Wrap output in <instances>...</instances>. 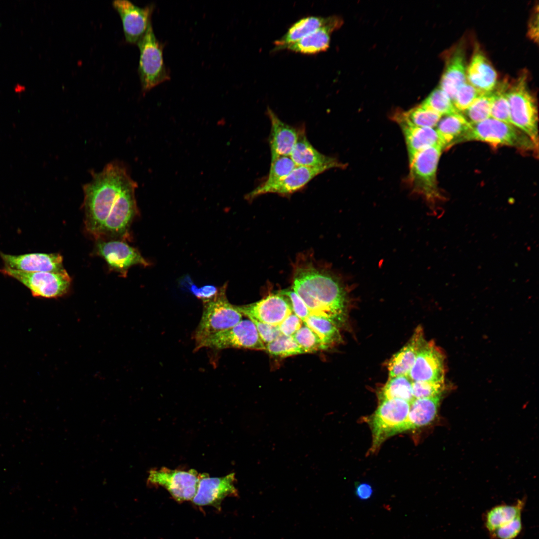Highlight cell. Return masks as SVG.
<instances>
[{"label": "cell", "mask_w": 539, "mask_h": 539, "mask_svg": "<svg viewBox=\"0 0 539 539\" xmlns=\"http://www.w3.org/2000/svg\"><path fill=\"white\" fill-rule=\"evenodd\" d=\"M445 356L433 341L424 342L408 375L412 381L445 382Z\"/></svg>", "instance_id": "2e32d148"}, {"label": "cell", "mask_w": 539, "mask_h": 539, "mask_svg": "<svg viewBox=\"0 0 539 539\" xmlns=\"http://www.w3.org/2000/svg\"><path fill=\"white\" fill-rule=\"evenodd\" d=\"M522 516L498 528L489 534L492 539H515L523 529Z\"/></svg>", "instance_id": "b9f144b4"}, {"label": "cell", "mask_w": 539, "mask_h": 539, "mask_svg": "<svg viewBox=\"0 0 539 539\" xmlns=\"http://www.w3.org/2000/svg\"><path fill=\"white\" fill-rule=\"evenodd\" d=\"M296 166H327L331 169L344 168L346 164L336 158L317 150L307 139L304 128H299L297 141L289 155Z\"/></svg>", "instance_id": "ffe728a7"}, {"label": "cell", "mask_w": 539, "mask_h": 539, "mask_svg": "<svg viewBox=\"0 0 539 539\" xmlns=\"http://www.w3.org/2000/svg\"><path fill=\"white\" fill-rule=\"evenodd\" d=\"M344 283L331 272L308 261L296 265L292 289L310 314L329 318L340 326L345 321L349 303L348 288Z\"/></svg>", "instance_id": "6da1fadb"}, {"label": "cell", "mask_w": 539, "mask_h": 539, "mask_svg": "<svg viewBox=\"0 0 539 539\" xmlns=\"http://www.w3.org/2000/svg\"><path fill=\"white\" fill-rule=\"evenodd\" d=\"M525 504V499H519L514 504H501L486 511L483 515V524L489 535L498 528L522 516Z\"/></svg>", "instance_id": "f546056e"}, {"label": "cell", "mask_w": 539, "mask_h": 539, "mask_svg": "<svg viewBox=\"0 0 539 539\" xmlns=\"http://www.w3.org/2000/svg\"><path fill=\"white\" fill-rule=\"evenodd\" d=\"M508 84L502 83L496 86L492 91V101L491 107L490 117L496 120L510 123L509 106L507 97Z\"/></svg>", "instance_id": "d590c367"}, {"label": "cell", "mask_w": 539, "mask_h": 539, "mask_svg": "<svg viewBox=\"0 0 539 539\" xmlns=\"http://www.w3.org/2000/svg\"><path fill=\"white\" fill-rule=\"evenodd\" d=\"M292 337L305 353L326 350L318 337L305 325L302 326Z\"/></svg>", "instance_id": "f35d334b"}, {"label": "cell", "mask_w": 539, "mask_h": 539, "mask_svg": "<svg viewBox=\"0 0 539 539\" xmlns=\"http://www.w3.org/2000/svg\"><path fill=\"white\" fill-rule=\"evenodd\" d=\"M444 148L432 146L417 153L409 161L407 183L411 192L421 196L430 205L441 199L436 173L438 162Z\"/></svg>", "instance_id": "277c9868"}, {"label": "cell", "mask_w": 539, "mask_h": 539, "mask_svg": "<svg viewBox=\"0 0 539 539\" xmlns=\"http://www.w3.org/2000/svg\"><path fill=\"white\" fill-rule=\"evenodd\" d=\"M184 279L182 283L187 284L186 286L195 296L201 299L203 302L212 299L218 292V289L213 285H208L198 288L192 283L188 276H187Z\"/></svg>", "instance_id": "f6af8a7d"}, {"label": "cell", "mask_w": 539, "mask_h": 539, "mask_svg": "<svg viewBox=\"0 0 539 539\" xmlns=\"http://www.w3.org/2000/svg\"><path fill=\"white\" fill-rule=\"evenodd\" d=\"M528 30V35L532 40L538 41V10L532 14L530 22L529 24Z\"/></svg>", "instance_id": "c3c4849f"}, {"label": "cell", "mask_w": 539, "mask_h": 539, "mask_svg": "<svg viewBox=\"0 0 539 539\" xmlns=\"http://www.w3.org/2000/svg\"><path fill=\"white\" fill-rule=\"evenodd\" d=\"M332 17L311 16L298 20L291 26L281 38L275 41V50L284 49L286 46L326 25Z\"/></svg>", "instance_id": "83f0119b"}, {"label": "cell", "mask_w": 539, "mask_h": 539, "mask_svg": "<svg viewBox=\"0 0 539 539\" xmlns=\"http://www.w3.org/2000/svg\"><path fill=\"white\" fill-rule=\"evenodd\" d=\"M392 117L398 125L434 128L442 116L421 103L407 111L397 112Z\"/></svg>", "instance_id": "4dcf8cb0"}, {"label": "cell", "mask_w": 539, "mask_h": 539, "mask_svg": "<svg viewBox=\"0 0 539 539\" xmlns=\"http://www.w3.org/2000/svg\"><path fill=\"white\" fill-rule=\"evenodd\" d=\"M140 51L138 73L143 94L170 79L163 58V45L157 39L151 23L137 44Z\"/></svg>", "instance_id": "ba28073f"}, {"label": "cell", "mask_w": 539, "mask_h": 539, "mask_svg": "<svg viewBox=\"0 0 539 539\" xmlns=\"http://www.w3.org/2000/svg\"><path fill=\"white\" fill-rule=\"evenodd\" d=\"M227 286L225 283L218 289L215 297L203 302L202 315L193 336L195 351L200 349L209 338L232 328L242 320V314L227 298Z\"/></svg>", "instance_id": "3957f363"}, {"label": "cell", "mask_w": 539, "mask_h": 539, "mask_svg": "<svg viewBox=\"0 0 539 539\" xmlns=\"http://www.w3.org/2000/svg\"><path fill=\"white\" fill-rule=\"evenodd\" d=\"M480 141L494 146L506 145L525 151H538L530 138L511 124L492 118L471 123L470 127L461 142Z\"/></svg>", "instance_id": "8992f818"}, {"label": "cell", "mask_w": 539, "mask_h": 539, "mask_svg": "<svg viewBox=\"0 0 539 539\" xmlns=\"http://www.w3.org/2000/svg\"><path fill=\"white\" fill-rule=\"evenodd\" d=\"M92 180L83 186L85 225L98 239L103 225L122 191L134 181L121 164L112 162L100 172H91Z\"/></svg>", "instance_id": "7a4b0ae2"}, {"label": "cell", "mask_w": 539, "mask_h": 539, "mask_svg": "<svg viewBox=\"0 0 539 539\" xmlns=\"http://www.w3.org/2000/svg\"><path fill=\"white\" fill-rule=\"evenodd\" d=\"M267 113L271 123L269 144L272 161L279 157L290 155L297 141L299 128L282 121L269 107Z\"/></svg>", "instance_id": "d6986e66"}, {"label": "cell", "mask_w": 539, "mask_h": 539, "mask_svg": "<svg viewBox=\"0 0 539 539\" xmlns=\"http://www.w3.org/2000/svg\"><path fill=\"white\" fill-rule=\"evenodd\" d=\"M412 382L408 375L389 377L386 384L378 392L379 401L397 399L411 403L414 399Z\"/></svg>", "instance_id": "d6a6232c"}, {"label": "cell", "mask_w": 539, "mask_h": 539, "mask_svg": "<svg viewBox=\"0 0 539 539\" xmlns=\"http://www.w3.org/2000/svg\"><path fill=\"white\" fill-rule=\"evenodd\" d=\"M202 474L195 470H171L165 467L149 471L147 484L164 487L176 501L192 500Z\"/></svg>", "instance_id": "30bf717a"}, {"label": "cell", "mask_w": 539, "mask_h": 539, "mask_svg": "<svg viewBox=\"0 0 539 539\" xmlns=\"http://www.w3.org/2000/svg\"><path fill=\"white\" fill-rule=\"evenodd\" d=\"M425 341L423 328L419 326L415 329L407 343L388 362L389 377L408 375Z\"/></svg>", "instance_id": "603a6c76"}, {"label": "cell", "mask_w": 539, "mask_h": 539, "mask_svg": "<svg viewBox=\"0 0 539 539\" xmlns=\"http://www.w3.org/2000/svg\"><path fill=\"white\" fill-rule=\"evenodd\" d=\"M112 4L121 18L126 41L137 44L151 23L153 5L140 7L125 0H114Z\"/></svg>", "instance_id": "9a60e30c"}, {"label": "cell", "mask_w": 539, "mask_h": 539, "mask_svg": "<svg viewBox=\"0 0 539 539\" xmlns=\"http://www.w3.org/2000/svg\"><path fill=\"white\" fill-rule=\"evenodd\" d=\"M303 323L318 337L325 349L338 343L341 339L339 325L329 318L310 314Z\"/></svg>", "instance_id": "1f68e13d"}, {"label": "cell", "mask_w": 539, "mask_h": 539, "mask_svg": "<svg viewBox=\"0 0 539 539\" xmlns=\"http://www.w3.org/2000/svg\"><path fill=\"white\" fill-rule=\"evenodd\" d=\"M373 490L370 485L366 483L357 484L355 487V494L360 499H368L370 498Z\"/></svg>", "instance_id": "7dc6e473"}, {"label": "cell", "mask_w": 539, "mask_h": 539, "mask_svg": "<svg viewBox=\"0 0 539 539\" xmlns=\"http://www.w3.org/2000/svg\"><path fill=\"white\" fill-rule=\"evenodd\" d=\"M410 403L393 399L380 401L368 419L371 429V451L374 452L389 437L407 430Z\"/></svg>", "instance_id": "52a82bcc"}, {"label": "cell", "mask_w": 539, "mask_h": 539, "mask_svg": "<svg viewBox=\"0 0 539 539\" xmlns=\"http://www.w3.org/2000/svg\"><path fill=\"white\" fill-rule=\"evenodd\" d=\"M202 348L221 350L229 348L265 350L254 324L250 320H242L232 328L218 333L205 341Z\"/></svg>", "instance_id": "8fae6325"}, {"label": "cell", "mask_w": 539, "mask_h": 539, "mask_svg": "<svg viewBox=\"0 0 539 539\" xmlns=\"http://www.w3.org/2000/svg\"><path fill=\"white\" fill-rule=\"evenodd\" d=\"M467 82L483 93L492 91L497 83L495 69L482 52L477 50L467 66Z\"/></svg>", "instance_id": "cb8c5ba5"}, {"label": "cell", "mask_w": 539, "mask_h": 539, "mask_svg": "<svg viewBox=\"0 0 539 539\" xmlns=\"http://www.w3.org/2000/svg\"><path fill=\"white\" fill-rule=\"evenodd\" d=\"M95 249L110 269L124 277L127 276L131 267L136 265L147 266L150 264L136 248L122 240H99Z\"/></svg>", "instance_id": "4fadbf2b"}, {"label": "cell", "mask_w": 539, "mask_h": 539, "mask_svg": "<svg viewBox=\"0 0 539 539\" xmlns=\"http://www.w3.org/2000/svg\"><path fill=\"white\" fill-rule=\"evenodd\" d=\"M451 52L446 60L439 87L448 95L452 101L458 89L467 81V65L463 46L458 45Z\"/></svg>", "instance_id": "44dd1931"}, {"label": "cell", "mask_w": 539, "mask_h": 539, "mask_svg": "<svg viewBox=\"0 0 539 539\" xmlns=\"http://www.w3.org/2000/svg\"><path fill=\"white\" fill-rule=\"evenodd\" d=\"M404 137L408 160L410 161L419 152L428 148L444 145L434 128L419 127L409 125H399Z\"/></svg>", "instance_id": "484cf974"}, {"label": "cell", "mask_w": 539, "mask_h": 539, "mask_svg": "<svg viewBox=\"0 0 539 539\" xmlns=\"http://www.w3.org/2000/svg\"><path fill=\"white\" fill-rule=\"evenodd\" d=\"M265 350L272 356L282 358L305 353L292 336L283 334L272 342L266 344Z\"/></svg>", "instance_id": "e575fe53"}, {"label": "cell", "mask_w": 539, "mask_h": 539, "mask_svg": "<svg viewBox=\"0 0 539 539\" xmlns=\"http://www.w3.org/2000/svg\"><path fill=\"white\" fill-rule=\"evenodd\" d=\"M279 292L289 298L293 312L303 322L310 313L303 300L292 289L283 290Z\"/></svg>", "instance_id": "7bdbcfd3"}, {"label": "cell", "mask_w": 539, "mask_h": 539, "mask_svg": "<svg viewBox=\"0 0 539 539\" xmlns=\"http://www.w3.org/2000/svg\"><path fill=\"white\" fill-rule=\"evenodd\" d=\"M0 271L21 282L35 297L55 298L62 296L68 292L71 283L66 271L26 272L4 267Z\"/></svg>", "instance_id": "9c48e42d"}, {"label": "cell", "mask_w": 539, "mask_h": 539, "mask_svg": "<svg viewBox=\"0 0 539 539\" xmlns=\"http://www.w3.org/2000/svg\"><path fill=\"white\" fill-rule=\"evenodd\" d=\"M235 482V473L222 477H210L208 475L202 474L192 501L198 506L210 505L219 508L226 497L238 495Z\"/></svg>", "instance_id": "ac0fdd59"}, {"label": "cell", "mask_w": 539, "mask_h": 539, "mask_svg": "<svg viewBox=\"0 0 539 539\" xmlns=\"http://www.w3.org/2000/svg\"><path fill=\"white\" fill-rule=\"evenodd\" d=\"M483 93L467 81L458 89L452 103L456 109L462 113Z\"/></svg>", "instance_id": "ab89813d"}, {"label": "cell", "mask_w": 539, "mask_h": 539, "mask_svg": "<svg viewBox=\"0 0 539 539\" xmlns=\"http://www.w3.org/2000/svg\"><path fill=\"white\" fill-rule=\"evenodd\" d=\"M303 321L293 312L288 315L279 325L282 334L292 336L302 326Z\"/></svg>", "instance_id": "bcb514c9"}, {"label": "cell", "mask_w": 539, "mask_h": 539, "mask_svg": "<svg viewBox=\"0 0 539 539\" xmlns=\"http://www.w3.org/2000/svg\"><path fill=\"white\" fill-rule=\"evenodd\" d=\"M471 123L459 112L442 116L436 130L445 148L461 142Z\"/></svg>", "instance_id": "f1b7e54d"}, {"label": "cell", "mask_w": 539, "mask_h": 539, "mask_svg": "<svg viewBox=\"0 0 539 539\" xmlns=\"http://www.w3.org/2000/svg\"><path fill=\"white\" fill-rule=\"evenodd\" d=\"M441 396L414 399L410 403L407 430L426 426L435 420Z\"/></svg>", "instance_id": "4316f807"}, {"label": "cell", "mask_w": 539, "mask_h": 539, "mask_svg": "<svg viewBox=\"0 0 539 539\" xmlns=\"http://www.w3.org/2000/svg\"><path fill=\"white\" fill-rule=\"evenodd\" d=\"M506 95L510 123L525 133L538 149V111L526 76L522 75L508 85Z\"/></svg>", "instance_id": "5b68a950"}, {"label": "cell", "mask_w": 539, "mask_h": 539, "mask_svg": "<svg viewBox=\"0 0 539 539\" xmlns=\"http://www.w3.org/2000/svg\"><path fill=\"white\" fill-rule=\"evenodd\" d=\"M422 103L442 116L458 112L450 98L439 87L433 90Z\"/></svg>", "instance_id": "74e56055"}, {"label": "cell", "mask_w": 539, "mask_h": 539, "mask_svg": "<svg viewBox=\"0 0 539 539\" xmlns=\"http://www.w3.org/2000/svg\"><path fill=\"white\" fill-rule=\"evenodd\" d=\"M445 388V382L429 381L412 382V393L414 399L442 395Z\"/></svg>", "instance_id": "60d3db41"}, {"label": "cell", "mask_w": 539, "mask_h": 539, "mask_svg": "<svg viewBox=\"0 0 539 539\" xmlns=\"http://www.w3.org/2000/svg\"><path fill=\"white\" fill-rule=\"evenodd\" d=\"M492 91L483 93L461 113L470 123H478L490 118Z\"/></svg>", "instance_id": "8d00e7d4"}, {"label": "cell", "mask_w": 539, "mask_h": 539, "mask_svg": "<svg viewBox=\"0 0 539 539\" xmlns=\"http://www.w3.org/2000/svg\"><path fill=\"white\" fill-rule=\"evenodd\" d=\"M289 156H280L271 161L270 168L265 180L245 196L250 200L256 198L262 190L270 187L285 178L296 167Z\"/></svg>", "instance_id": "836d02e7"}, {"label": "cell", "mask_w": 539, "mask_h": 539, "mask_svg": "<svg viewBox=\"0 0 539 539\" xmlns=\"http://www.w3.org/2000/svg\"><path fill=\"white\" fill-rule=\"evenodd\" d=\"M331 169L327 166L309 167L296 166L283 180L259 192L256 197L266 193L287 195L305 187L317 175Z\"/></svg>", "instance_id": "7402d4cb"}, {"label": "cell", "mask_w": 539, "mask_h": 539, "mask_svg": "<svg viewBox=\"0 0 539 539\" xmlns=\"http://www.w3.org/2000/svg\"><path fill=\"white\" fill-rule=\"evenodd\" d=\"M249 319L255 325L261 340L265 345L272 342L282 334L278 325L266 324L253 318Z\"/></svg>", "instance_id": "ee69618b"}, {"label": "cell", "mask_w": 539, "mask_h": 539, "mask_svg": "<svg viewBox=\"0 0 539 539\" xmlns=\"http://www.w3.org/2000/svg\"><path fill=\"white\" fill-rule=\"evenodd\" d=\"M137 184L135 181L121 193L102 227L101 237H124L138 212L135 196Z\"/></svg>", "instance_id": "7c38bea8"}, {"label": "cell", "mask_w": 539, "mask_h": 539, "mask_svg": "<svg viewBox=\"0 0 539 539\" xmlns=\"http://www.w3.org/2000/svg\"><path fill=\"white\" fill-rule=\"evenodd\" d=\"M341 23L342 21L338 17L333 16L328 24L286 46L284 49L305 54H314L325 51L329 47L331 33L338 28Z\"/></svg>", "instance_id": "d4e9b609"}, {"label": "cell", "mask_w": 539, "mask_h": 539, "mask_svg": "<svg viewBox=\"0 0 539 539\" xmlns=\"http://www.w3.org/2000/svg\"><path fill=\"white\" fill-rule=\"evenodd\" d=\"M236 307L249 319L272 325H279L293 312L289 298L279 292L268 295L256 302Z\"/></svg>", "instance_id": "5bb4252c"}, {"label": "cell", "mask_w": 539, "mask_h": 539, "mask_svg": "<svg viewBox=\"0 0 539 539\" xmlns=\"http://www.w3.org/2000/svg\"><path fill=\"white\" fill-rule=\"evenodd\" d=\"M4 267L26 272H62L66 270L59 253H32L13 255L0 253Z\"/></svg>", "instance_id": "e0dca14e"}]
</instances>
